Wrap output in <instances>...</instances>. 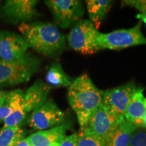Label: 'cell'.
<instances>
[{
  "label": "cell",
  "mask_w": 146,
  "mask_h": 146,
  "mask_svg": "<svg viewBox=\"0 0 146 146\" xmlns=\"http://www.w3.org/2000/svg\"><path fill=\"white\" fill-rule=\"evenodd\" d=\"M77 133H73L70 135L66 136L60 146H78Z\"/></svg>",
  "instance_id": "24"
},
{
  "label": "cell",
  "mask_w": 146,
  "mask_h": 146,
  "mask_svg": "<svg viewBox=\"0 0 146 146\" xmlns=\"http://www.w3.org/2000/svg\"><path fill=\"white\" fill-rule=\"evenodd\" d=\"M128 146H146V129L138 127L133 132Z\"/></svg>",
  "instance_id": "21"
},
{
  "label": "cell",
  "mask_w": 146,
  "mask_h": 146,
  "mask_svg": "<svg viewBox=\"0 0 146 146\" xmlns=\"http://www.w3.org/2000/svg\"><path fill=\"white\" fill-rule=\"evenodd\" d=\"M19 30L28 47L45 56L59 54L65 49V36L52 23H24Z\"/></svg>",
  "instance_id": "2"
},
{
  "label": "cell",
  "mask_w": 146,
  "mask_h": 146,
  "mask_svg": "<svg viewBox=\"0 0 146 146\" xmlns=\"http://www.w3.org/2000/svg\"><path fill=\"white\" fill-rule=\"evenodd\" d=\"M68 129V125L63 123L50 129L33 133L27 139L31 146H60L66 137Z\"/></svg>",
  "instance_id": "12"
},
{
  "label": "cell",
  "mask_w": 146,
  "mask_h": 146,
  "mask_svg": "<svg viewBox=\"0 0 146 146\" xmlns=\"http://www.w3.org/2000/svg\"><path fill=\"white\" fill-rule=\"evenodd\" d=\"M137 128L125 119L123 120L110 135L104 146H128L133 132Z\"/></svg>",
  "instance_id": "16"
},
{
  "label": "cell",
  "mask_w": 146,
  "mask_h": 146,
  "mask_svg": "<svg viewBox=\"0 0 146 146\" xmlns=\"http://www.w3.org/2000/svg\"><path fill=\"white\" fill-rule=\"evenodd\" d=\"M23 36L8 31L0 32V58L7 62L21 59L28 49Z\"/></svg>",
  "instance_id": "10"
},
{
  "label": "cell",
  "mask_w": 146,
  "mask_h": 146,
  "mask_svg": "<svg viewBox=\"0 0 146 146\" xmlns=\"http://www.w3.org/2000/svg\"><path fill=\"white\" fill-rule=\"evenodd\" d=\"M103 91L93 83L87 74H82L68 88V103L77 116L80 130L88 125L91 114L102 102Z\"/></svg>",
  "instance_id": "1"
},
{
  "label": "cell",
  "mask_w": 146,
  "mask_h": 146,
  "mask_svg": "<svg viewBox=\"0 0 146 146\" xmlns=\"http://www.w3.org/2000/svg\"><path fill=\"white\" fill-rule=\"evenodd\" d=\"M26 133L20 127H3L0 131V146H16Z\"/></svg>",
  "instance_id": "19"
},
{
  "label": "cell",
  "mask_w": 146,
  "mask_h": 146,
  "mask_svg": "<svg viewBox=\"0 0 146 146\" xmlns=\"http://www.w3.org/2000/svg\"><path fill=\"white\" fill-rule=\"evenodd\" d=\"M137 87L133 83H129L116 88L103 91L102 102L110 112L124 119L127 106Z\"/></svg>",
  "instance_id": "8"
},
{
  "label": "cell",
  "mask_w": 146,
  "mask_h": 146,
  "mask_svg": "<svg viewBox=\"0 0 146 146\" xmlns=\"http://www.w3.org/2000/svg\"><path fill=\"white\" fill-rule=\"evenodd\" d=\"M139 21L134 27L128 29H119L108 33H100L98 45L100 50H123L137 45H146V38L141 31Z\"/></svg>",
  "instance_id": "4"
},
{
  "label": "cell",
  "mask_w": 146,
  "mask_h": 146,
  "mask_svg": "<svg viewBox=\"0 0 146 146\" xmlns=\"http://www.w3.org/2000/svg\"><path fill=\"white\" fill-rule=\"evenodd\" d=\"M124 119L110 112L101 104L89 118L88 127L105 143L110 135Z\"/></svg>",
  "instance_id": "9"
},
{
  "label": "cell",
  "mask_w": 146,
  "mask_h": 146,
  "mask_svg": "<svg viewBox=\"0 0 146 146\" xmlns=\"http://www.w3.org/2000/svg\"><path fill=\"white\" fill-rule=\"evenodd\" d=\"M144 104H145V114L143 118V126H144V129H146V98H145V99H144Z\"/></svg>",
  "instance_id": "27"
},
{
  "label": "cell",
  "mask_w": 146,
  "mask_h": 146,
  "mask_svg": "<svg viewBox=\"0 0 146 146\" xmlns=\"http://www.w3.org/2000/svg\"><path fill=\"white\" fill-rule=\"evenodd\" d=\"M122 7L130 6L135 8L141 15H146V0H124L121 1Z\"/></svg>",
  "instance_id": "22"
},
{
  "label": "cell",
  "mask_w": 146,
  "mask_h": 146,
  "mask_svg": "<svg viewBox=\"0 0 146 146\" xmlns=\"http://www.w3.org/2000/svg\"><path fill=\"white\" fill-rule=\"evenodd\" d=\"M8 92H7V91H0V104H1L3 100L5 99V98L7 96V95H8Z\"/></svg>",
  "instance_id": "26"
},
{
  "label": "cell",
  "mask_w": 146,
  "mask_h": 146,
  "mask_svg": "<svg viewBox=\"0 0 146 146\" xmlns=\"http://www.w3.org/2000/svg\"><path fill=\"white\" fill-rule=\"evenodd\" d=\"M8 95L12 110L8 117L3 121V127H19L27 115L22 103L24 92L22 90L17 89L8 92Z\"/></svg>",
  "instance_id": "15"
},
{
  "label": "cell",
  "mask_w": 146,
  "mask_h": 146,
  "mask_svg": "<svg viewBox=\"0 0 146 146\" xmlns=\"http://www.w3.org/2000/svg\"><path fill=\"white\" fill-rule=\"evenodd\" d=\"M37 3L36 0H8L3 10L5 15L12 21L24 24L37 14Z\"/></svg>",
  "instance_id": "11"
},
{
  "label": "cell",
  "mask_w": 146,
  "mask_h": 146,
  "mask_svg": "<svg viewBox=\"0 0 146 146\" xmlns=\"http://www.w3.org/2000/svg\"><path fill=\"white\" fill-rule=\"evenodd\" d=\"M16 146H31V145L30 142L29 141L28 139L24 138L16 145Z\"/></svg>",
  "instance_id": "25"
},
{
  "label": "cell",
  "mask_w": 146,
  "mask_h": 146,
  "mask_svg": "<svg viewBox=\"0 0 146 146\" xmlns=\"http://www.w3.org/2000/svg\"><path fill=\"white\" fill-rule=\"evenodd\" d=\"M100 33L89 21L80 20L67 35V41L76 52L82 54H94L100 50L98 45Z\"/></svg>",
  "instance_id": "5"
},
{
  "label": "cell",
  "mask_w": 146,
  "mask_h": 146,
  "mask_svg": "<svg viewBox=\"0 0 146 146\" xmlns=\"http://www.w3.org/2000/svg\"><path fill=\"white\" fill-rule=\"evenodd\" d=\"M47 83L56 87H69L72 83V78L64 71L59 63H54L49 68L46 76Z\"/></svg>",
  "instance_id": "18"
},
{
  "label": "cell",
  "mask_w": 146,
  "mask_h": 146,
  "mask_svg": "<svg viewBox=\"0 0 146 146\" xmlns=\"http://www.w3.org/2000/svg\"><path fill=\"white\" fill-rule=\"evenodd\" d=\"M50 87L43 82L38 81L24 93L22 103L25 112H32L47 101L50 94Z\"/></svg>",
  "instance_id": "13"
},
{
  "label": "cell",
  "mask_w": 146,
  "mask_h": 146,
  "mask_svg": "<svg viewBox=\"0 0 146 146\" xmlns=\"http://www.w3.org/2000/svg\"><path fill=\"white\" fill-rule=\"evenodd\" d=\"M136 17L142 20V21L146 24V15H141V14H138V15H137Z\"/></svg>",
  "instance_id": "28"
},
{
  "label": "cell",
  "mask_w": 146,
  "mask_h": 146,
  "mask_svg": "<svg viewBox=\"0 0 146 146\" xmlns=\"http://www.w3.org/2000/svg\"><path fill=\"white\" fill-rule=\"evenodd\" d=\"M78 146H104V143L88 127L77 133Z\"/></svg>",
  "instance_id": "20"
},
{
  "label": "cell",
  "mask_w": 146,
  "mask_h": 146,
  "mask_svg": "<svg viewBox=\"0 0 146 146\" xmlns=\"http://www.w3.org/2000/svg\"><path fill=\"white\" fill-rule=\"evenodd\" d=\"M45 3L52 11L55 24L62 29L76 24L85 14L83 4L79 0H48Z\"/></svg>",
  "instance_id": "6"
},
{
  "label": "cell",
  "mask_w": 146,
  "mask_h": 146,
  "mask_svg": "<svg viewBox=\"0 0 146 146\" xmlns=\"http://www.w3.org/2000/svg\"><path fill=\"white\" fill-rule=\"evenodd\" d=\"M85 3L90 19L89 21L98 29L110 10L113 1L110 0H87Z\"/></svg>",
  "instance_id": "17"
},
{
  "label": "cell",
  "mask_w": 146,
  "mask_h": 146,
  "mask_svg": "<svg viewBox=\"0 0 146 146\" xmlns=\"http://www.w3.org/2000/svg\"><path fill=\"white\" fill-rule=\"evenodd\" d=\"M39 67V60L28 54L15 61L0 60V85H15L29 81Z\"/></svg>",
  "instance_id": "3"
},
{
  "label": "cell",
  "mask_w": 146,
  "mask_h": 146,
  "mask_svg": "<svg viewBox=\"0 0 146 146\" xmlns=\"http://www.w3.org/2000/svg\"><path fill=\"white\" fill-rule=\"evenodd\" d=\"M12 108L10 105V99H9V95L5 97V99L0 104V123L1 121H4L8 117L9 115L12 112Z\"/></svg>",
  "instance_id": "23"
},
{
  "label": "cell",
  "mask_w": 146,
  "mask_h": 146,
  "mask_svg": "<svg viewBox=\"0 0 146 146\" xmlns=\"http://www.w3.org/2000/svg\"><path fill=\"white\" fill-rule=\"evenodd\" d=\"M65 114L52 100L33 111L28 125L34 130L44 131L64 123Z\"/></svg>",
  "instance_id": "7"
},
{
  "label": "cell",
  "mask_w": 146,
  "mask_h": 146,
  "mask_svg": "<svg viewBox=\"0 0 146 146\" xmlns=\"http://www.w3.org/2000/svg\"><path fill=\"white\" fill-rule=\"evenodd\" d=\"M143 88H137L131 98L125 114V118L137 127L144 128L143 118L145 114Z\"/></svg>",
  "instance_id": "14"
}]
</instances>
